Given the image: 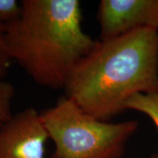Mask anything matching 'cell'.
<instances>
[{
	"instance_id": "5b68a950",
	"label": "cell",
	"mask_w": 158,
	"mask_h": 158,
	"mask_svg": "<svg viewBox=\"0 0 158 158\" xmlns=\"http://www.w3.org/2000/svg\"><path fill=\"white\" fill-rule=\"evenodd\" d=\"M48 138L40 113L27 108L0 127V158H46Z\"/></svg>"
},
{
	"instance_id": "3957f363",
	"label": "cell",
	"mask_w": 158,
	"mask_h": 158,
	"mask_svg": "<svg viewBox=\"0 0 158 158\" xmlns=\"http://www.w3.org/2000/svg\"><path fill=\"white\" fill-rule=\"evenodd\" d=\"M55 144L52 158H120L138 122L109 123L84 112L68 97L40 113Z\"/></svg>"
},
{
	"instance_id": "8992f818",
	"label": "cell",
	"mask_w": 158,
	"mask_h": 158,
	"mask_svg": "<svg viewBox=\"0 0 158 158\" xmlns=\"http://www.w3.org/2000/svg\"><path fill=\"white\" fill-rule=\"evenodd\" d=\"M124 110H134L146 114L158 129V93H138L128 98Z\"/></svg>"
},
{
	"instance_id": "6da1fadb",
	"label": "cell",
	"mask_w": 158,
	"mask_h": 158,
	"mask_svg": "<svg viewBox=\"0 0 158 158\" xmlns=\"http://www.w3.org/2000/svg\"><path fill=\"white\" fill-rule=\"evenodd\" d=\"M64 89L84 112L106 120L138 93H158V29L141 28L96 47L74 69Z\"/></svg>"
},
{
	"instance_id": "52a82bcc",
	"label": "cell",
	"mask_w": 158,
	"mask_h": 158,
	"mask_svg": "<svg viewBox=\"0 0 158 158\" xmlns=\"http://www.w3.org/2000/svg\"><path fill=\"white\" fill-rule=\"evenodd\" d=\"M15 88L11 83L0 81V127L12 117L11 100L14 97Z\"/></svg>"
},
{
	"instance_id": "30bf717a",
	"label": "cell",
	"mask_w": 158,
	"mask_h": 158,
	"mask_svg": "<svg viewBox=\"0 0 158 158\" xmlns=\"http://www.w3.org/2000/svg\"><path fill=\"white\" fill-rule=\"evenodd\" d=\"M149 158H158V156L157 155H153L152 156H150Z\"/></svg>"
},
{
	"instance_id": "277c9868",
	"label": "cell",
	"mask_w": 158,
	"mask_h": 158,
	"mask_svg": "<svg viewBox=\"0 0 158 158\" xmlns=\"http://www.w3.org/2000/svg\"><path fill=\"white\" fill-rule=\"evenodd\" d=\"M97 19L99 40H106L137 29H158V0H101Z\"/></svg>"
},
{
	"instance_id": "ba28073f",
	"label": "cell",
	"mask_w": 158,
	"mask_h": 158,
	"mask_svg": "<svg viewBox=\"0 0 158 158\" xmlns=\"http://www.w3.org/2000/svg\"><path fill=\"white\" fill-rule=\"evenodd\" d=\"M21 11V4L16 0H0V24L6 26L17 20Z\"/></svg>"
},
{
	"instance_id": "9c48e42d",
	"label": "cell",
	"mask_w": 158,
	"mask_h": 158,
	"mask_svg": "<svg viewBox=\"0 0 158 158\" xmlns=\"http://www.w3.org/2000/svg\"><path fill=\"white\" fill-rule=\"evenodd\" d=\"M5 30V25L0 24V81L4 80L7 76L12 61L6 47Z\"/></svg>"
},
{
	"instance_id": "7a4b0ae2",
	"label": "cell",
	"mask_w": 158,
	"mask_h": 158,
	"mask_svg": "<svg viewBox=\"0 0 158 158\" xmlns=\"http://www.w3.org/2000/svg\"><path fill=\"white\" fill-rule=\"evenodd\" d=\"M17 20L6 25L9 55L34 82L64 88L76 66L98 44L82 27L78 0H23Z\"/></svg>"
}]
</instances>
